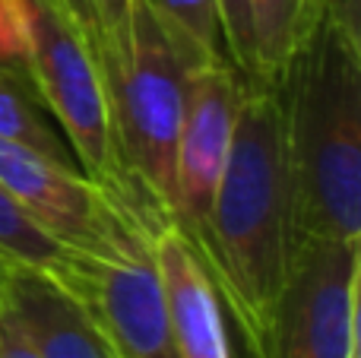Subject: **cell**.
<instances>
[{"label":"cell","instance_id":"3957f363","mask_svg":"<svg viewBox=\"0 0 361 358\" xmlns=\"http://www.w3.org/2000/svg\"><path fill=\"white\" fill-rule=\"evenodd\" d=\"M127 51L105 73L121 168L143 213L171 226L178 206V137L187 63L146 0H133Z\"/></svg>","mask_w":361,"mask_h":358},{"label":"cell","instance_id":"9c48e42d","mask_svg":"<svg viewBox=\"0 0 361 358\" xmlns=\"http://www.w3.org/2000/svg\"><path fill=\"white\" fill-rule=\"evenodd\" d=\"M0 317L38 358H118L86 289L51 273L13 266L0 295Z\"/></svg>","mask_w":361,"mask_h":358},{"label":"cell","instance_id":"9a60e30c","mask_svg":"<svg viewBox=\"0 0 361 358\" xmlns=\"http://www.w3.org/2000/svg\"><path fill=\"white\" fill-rule=\"evenodd\" d=\"M225 25V42L235 70L247 82H257L254 73V42H250V23H247V0H219Z\"/></svg>","mask_w":361,"mask_h":358},{"label":"cell","instance_id":"7c38bea8","mask_svg":"<svg viewBox=\"0 0 361 358\" xmlns=\"http://www.w3.org/2000/svg\"><path fill=\"white\" fill-rule=\"evenodd\" d=\"M330 0H247L257 82H276Z\"/></svg>","mask_w":361,"mask_h":358},{"label":"cell","instance_id":"6da1fadb","mask_svg":"<svg viewBox=\"0 0 361 358\" xmlns=\"http://www.w3.org/2000/svg\"><path fill=\"white\" fill-rule=\"evenodd\" d=\"M298 241H361L358 0H330L276 82Z\"/></svg>","mask_w":361,"mask_h":358},{"label":"cell","instance_id":"52a82bcc","mask_svg":"<svg viewBox=\"0 0 361 358\" xmlns=\"http://www.w3.org/2000/svg\"><path fill=\"white\" fill-rule=\"evenodd\" d=\"M244 80L231 63H197L187 67L184 121L178 137V206L171 226L200 251L209 219L212 194L228 159L235 118L241 108Z\"/></svg>","mask_w":361,"mask_h":358},{"label":"cell","instance_id":"7a4b0ae2","mask_svg":"<svg viewBox=\"0 0 361 358\" xmlns=\"http://www.w3.org/2000/svg\"><path fill=\"white\" fill-rule=\"evenodd\" d=\"M295 247L276 86L247 82L197 251L247 358L263 346Z\"/></svg>","mask_w":361,"mask_h":358},{"label":"cell","instance_id":"277c9868","mask_svg":"<svg viewBox=\"0 0 361 358\" xmlns=\"http://www.w3.org/2000/svg\"><path fill=\"white\" fill-rule=\"evenodd\" d=\"M19 29H23V73L35 86L51 118L61 124L82 175L143 213L121 168L108 80L92 44L48 0H19ZM146 222L159 228L149 216Z\"/></svg>","mask_w":361,"mask_h":358},{"label":"cell","instance_id":"5b68a950","mask_svg":"<svg viewBox=\"0 0 361 358\" xmlns=\"http://www.w3.org/2000/svg\"><path fill=\"white\" fill-rule=\"evenodd\" d=\"M361 241H298L263 346L250 358H358Z\"/></svg>","mask_w":361,"mask_h":358},{"label":"cell","instance_id":"ffe728a7","mask_svg":"<svg viewBox=\"0 0 361 358\" xmlns=\"http://www.w3.org/2000/svg\"><path fill=\"white\" fill-rule=\"evenodd\" d=\"M10 270H13V266L0 260V295H4V285H6V276H10Z\"/></svg>","mask_w":361,"mask_h":358},{"label":"cell","instance_id":"44dd1931","mask_svg":"<svg viewBox=\"0 0 361 358\" xmlns=\"http://www.w3.org/2000/svg\"><path fill=\"white\" fill-rule=\"evenodd\" d=\"M48 4H51V0H48Z\"/></svg>","mask_w":361,"mask_h":358},{"label":"cell","instance_id":"8fae6325","mask_svg":"<svg viewBox=\"0 0 361 358\" xmlns=\"http://www.w3.org/2000/svg\"><path fill=\"white\" fill-rule=\"evenodd\" d=\"M0 260L10 266H23V270L51 273V276L63 279V283L76 285V289H86L89 266L95 264V257H86V254L51 238L6 194L4 184H0Z\"/></svg>","mask_w":361,"mask_h":358},{"label":"cell","instance_id":"5bb4252c","mask_svg":"<svg viewBox=\"0 0 361 358\" xmlns=\"http://www.w3.org/2000/svg\"><path fill=\"white\" fill-rule=\"evenodd\" d=\"M187 67L231 63L219 0H146ZM235 67V63H231Z\"/></svg>","mask_w":361,"mask_h":358},{"label":"cell","instance_id":"d6986e66","mask_svg":"<svg viewBox=\"0 0 361 358\" xmlns=\"http://www.w3.org/2000/svg\"><path fill=\"white\" fill-rule=\"evenodd\" d=\"M0 358H38L35 349L0 317Z\"/></svg>","mask_w":361,"mask_h":358},{"label":"cell","instance_id":"ba28073f","mask_svg":"<svg viewBox=\"0 0 361 358\" xmlns=\"http://www.w3.org/2000/svg\"><path fill=\"white\" fill-rule=\"evenodd\" d=\"M149 241L152 232H146L118 251L95 257L86 276V295L118 358H180L165 317Z\"/></svg>","mask_w":361,"mask_h":358},{"label":"cell","instance_id":"ac0fdd59","mask_svg":"<svg viewBox=\"0 0 361 358\" xmlns=\"http://www.w3.org/2000/svg\"><path fill=\"white\" fill-rule=\"evenodd\" d=\"M54 10H61L63 16L73 23V29L92 44L95 57H105V42H102V29H99V19H95V10H92V0H51Z\"/></svg>","mask_w":361,"mask_h":358},{"label":"cell","instance_id":"8992f818","mask_svg":"<svg viewBox=\"0 0 361 358\" xmlns=\"http://www.w3.org/2000/svg\"><path fill=\"white\" fill-rule=\"evenodd\" d=\"M0 184L51 238L86 257H105L152 232L140 209L86 178L80 165L6 140H0Z\"/></svg>","mask_w":361,"mask_h":358},{"label":"cell","instance_id":"4fadbf2b","mask_svg":"<svg viewBox=\"0 0 361 358\" xmlns=\"http://www.w3.org/2000/svg\"><path fill=\"white\" fill-rule=\"evenodd\" d=\"M0 140L35 149L57 162L80 165L70 152L67 140H61L54 121L48 118V108L42 105L29 76L16 67H4V63H0Z\"/></svg>","mask_w":361,"mask_h":358},{"label":"cell","instance_id":"2e32d148","mask_svg":"<svg viewBox=\"0 0 361 358\" xmlns=\"http://www.w3.org/2000/svg\"><path fill=\"white\" fill-rule=\"evenodd\" d=\"M95 19L102 29V42H105V57H102V70H111L114 63L124 57L127 51V25H130L133 0H92Z\"/></svg>","mask_w":361,"mask_h":358},{"label":"cell","instance_id":"30bf717a","mask_svg":"<svg viewBox=\"0 0 361 358\" xmlns=\"http://www.w3.org/2000/svg\"><path fill=\"white\" fill-rule=\"evenodd\" d=\"M152 266L180 358H235L225 311L200 254L175 226L152 228Z\"/></svg>","mask_w":361,"mask_h":358},{"label":"cell","instance_id":"e0dca14e","mask_svg":"<svg viewBox=\"0 0 361 358\" xmlns=\"http://www.w3.org/2000/svg\"><path fill=\"white\" fill-rule=\"evenodd\" d=\"M0 63L23 70V29L19 0H0Z\"/></svg>","mask_w":361,"mask_h":358}]
</instances>
